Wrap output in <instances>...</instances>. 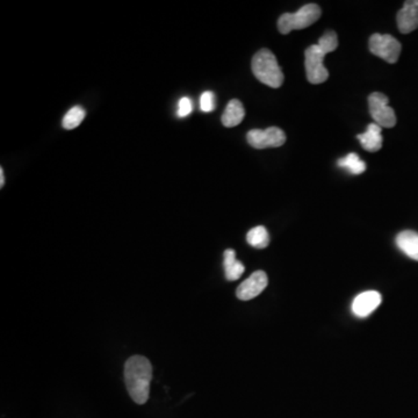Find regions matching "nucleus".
Returning <instances> with one entry per match:
<instances>
[{"label": "nucleus", "mask_w": 418, "mask_h": 418, "mask_svg": "<svg viewBox=\"0 0 418 418\" xmlns=\"http://www.w3.org/2000/svg\"><path fill=\"white\" fill-rule=\"evenodd\" d=\"M369 50L390 64L397 62L401 54V44L392 35L373 34L369 37Z\"/></svg>", "instance_id": "423d86ee"}, {"label": "nucleus", "mask_w": 418, "mask_h": 418, "mask_svg": "<svg viewBox=\"0 0 418 418\" xmlns=\"http://www.w3.org/2000/svg\"><path fill=\"white\" fill-rule=\"evenodd\" d=\"M338 165L345 169V170L349 171L352 174H362L366 170L365 161H362L359 156L354 154V152H351V154L345 156V157L341 158L338 161Z\"/></svg>", "instance_id": "dca6fc26"}, {"label": "nucleus", "mask_w": 418, "mask_h": 418, "mask_svg": "<svg viewBox=\"0 0 418 418\" xmlns=\"http://www.w3.org/2000/svg\"><path fill=\"white\" fill-rule=\"evenodd\" d=\"M267 284L269 279L267 273L264 271H256L239 286L236 297L242 301L252 300L267 287Z\"/></svg>", "instance_id": "6e6552de"}, {"label": "nucleus", "mask_w": 418, "mask_h": 418, "mask_svg": "<svg viewBox=\"0 0 418 418\" xmlns=\"http://www.w3.org/2000/svg\"><path fill=\"white\" fill-rule=\"evenodd\" d=\"M152 366L143 356L130 357L124 364V382L130 397L137 404H144L150 395Z\"/></svg>", "instance_id": "f257e3e1"}, {"label": "nucleus", "mask_w": 418, "mask_h": 418, "mask_svg": "<svg viewBox=\"0 0 418 418\" xmlns=\"http://www.w3.org/2000/svg\"><path fill=\"white\" fill-rule=\"evenodd\" d=\"M5 185V176H4L3 167L0 169V187H4Z\"/></svg>", "instance_id": "aec40b11"}, {"label": "nucleus", "mask_w": 418, "mask_h": 418, "mask_svg": "<svg viewBox=\"0 0 418 418\" xmlns=\"http://www.w3.org/2000/svg\"><path fill=\"white\" fill-rule=\"evenodd\" d=\"M388 101L389 99L384 93L374 92L369 96V113L381 128H393L397 124V115Z\"/></svg>", "instance_id": "39448f33"}, {"label": "nucleus", "mask_w": 418, "mask_h": 418, "mask_svg": "<svg viewBox=\"0 0 418 418\" xmlns=\"http://www.w3.org/2000/svg\"><path fill=\"white\" fill-rule=\"evenodd\" d=\"M397 27L402 34H409L418 28V0L403 4L397 16Z\"/></svg>", "instance_id": "9d476101"}, {"label": "nucleus", "mask_w": 418, "mask_h": 418, "mask_svg": "<svg viewBox=\"0 0 418 418\" xmlns=\"http://www.w3.org/2000/svg\"><path fill=\"white\" fill-rule=\"evenodd\" d=\"M249 144L252 148H279L286 142V134L278 127H269L265 130L252 129L247 135Z\"/></svg>", "instance_id": "0eeeda50"}, {"label": "nucleus", "mask_w": 418, "mask_h": 418, "mask_svg": "<svg viewBox=\"0 0 418 418\" xmlns=\"http://www.w3.org/2000/svg\"><path fill=\"white\" fill-rule=\"evenodd\" d=\"M245 116L244 107L239 100L232 99L228 102L222 114V124L224 127L232 128L239 126Z\"/></svg>", "instance_id": "4468645a"}, {"label": "nucleus", "mask_w": 418, "mask_h": 418, "mask_svg": "<svg viewBox=\"0 0 418 418\" xmlns=\"http://www.w3.org/2000/svg\"><path fill=\"white\" fill-rule=\"evenodd\" d=\"M215 109V96L211 91H206L200 96V109L204 113H209Z\"/></svg>", "instance_id": "a211bd4d"}, {"label": "nucleus", "mask_w": 418, "mask_h": 418, "mask_svg": "<svg viewBox=\"0 0 418 418\" xmlns=\"http://www.w3.org/2000/svg\"><path fill=\"white\" fill-rule=\"evenodd\" d=\"M338 46L337 34L328 31L319 40V44L310 46L304 53V66L308 81L312 84L324 83L329 77V72L324 66V57Z\"/></svg>", "instance_id": "f03ea898"}, {"label": "nucleus", "mask_w": 418, "mask_h": 418, "mask_svg": "<svg viewBox=\"0 0 418 418\" xmlns=\"http://www.w3.org/2000/svg\"><path fill=\"white\" fill-rule=\"evenodd\" d=\"M397 248L412 259L418 262V232L404 230L397 236Z\"/></svg>", "instance_id": "f8f14e48"}, {"label": "nucleus", "mask_w": 418, "mask_h": 418, "mask_svg": "<svg viewBox=\"0 0 418 418\" xmlns=\"http://www.w3.org/2000/svg\"><path fill=\"white\" fill-rule=\"evenodd\" d=\"M251 68L254 77L257 78L260 83L265 84L272 89H278L284 83V74L276 56L269 49H262L258 51L252 59Z\"/></svg>", "instance_id": "7ed1b4c3"}, {"label": "nucleus", "mask_w": 418, "mask_h": 418, "mask_svg": "<svg viewBox=\"0 0 418 418\" xmlns=\"http://www.w3.org/2000/svg\"><path fill=\"white\" fill-rule=\"evenodd\" d=\"M322 11L316 4H307L297 12L285 13L278 20V29L282 34H289L292 31L304 29L313 25L321 18Z\"/></svg>", "instance_id": "20e7f679"}, {"label": "nucleus", "mask_w": 418, "mask_h": 418, "mask_svg": "<svg viewBox=\"0 0 418 418\" xmlns=\"http://www.w3.org/2000/svg\"><path fill=\"white\" fill-rule=\"evenodd\" d=\"M223 269L226 273V279L229 282L239 280L245 271L244 265L237 260L235 250L232 249H227L223 254Z\"/></svg>", "instance_id": "ddd939ff"}, {"label": "nucleus", "mask_w": 418, "mask_h": 418, "mask_svg": "<svg viewBox=\"0 0 418 418\" xmlns=\"http://www.w3.org/2000/svg\"><path fill=\"white\" fill-rule=\"evenodd\" d=\"M193 111L192 100L187 98V96H183L181 99L178 102V111H176V115L179 118H185L187 115L191 114Z\"/></svg>", "instance_id": "6ab92c4d"}, {"label": "nucleus", "mask_w": 418, "mask_h": 418, "mask_svg": "<svg viewBox=\"0 0 418 418\" xmlns=\"http://www.w3.org/2000/svg\"><path fill=\"white\" fill-rule=\"evenodd\" d=\"M85 111L81 106H74L70 111L65 114L64 119H63V127L65 129H74L77 128L79 124L83 122L84 118H85Z\"/></svg>", "instance_id": "f3484780"}, {"label": "nucleus", "mask_w": 418, "mask_h": 418, "mask_svg": "<svg viewBox=\"0 0 418 418\" xmlns=\"http://www.w3.org/2000/svg\"><path fill=\"white\" fill-rule=\"evenodd\" d=\"M247 241L252 248L265 249L269 243V232L265 227H254L248 232Z\"/></svg>", "instance_id": "2eb2a0df"}, {"label": "nucleus", "mask_w": 418, "mask_h": 418, "mask_svg": "<svg viewBox=\"0 0 418 418\" xmlns=\"http://www.w3.org/2000/svg\"><path fill=\"white\" fill-rule=\"evenodd\" d=\"M382 128L379 124H369L367 126L365 133L358 135V139L362 143V148L366 151L377 152L382 148V135H381Z\"/></svg>", "instance_id": "9b49d317"}, {"label": "nucleus", "mask_w": 418, "mask_h": 418, "mask_svg": "<svg viewBox=\"0 0 418 418\" xmlns=\"http://www.w3.org/2000/svg\"><path fill=\"white\" fill-rule=\"evenodd\" d=\"M382 297L377 291H367L354 297L352 302V313L357 317H367L381 304Z\"/></svg>", "instance_id": "1a4fd4ad"}]
</instances>
